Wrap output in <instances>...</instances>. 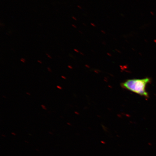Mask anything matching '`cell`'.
Returning a JSON list of instances; mask_svg holds the SVG:
<instances>
[{"label": "cell", "instance_id": "obj_8", "mask_svg": "<svg viewBox=\"0 0 156 156\" xmlns=\"http://www.w3.org/2000/svg\"><path fill=\"white\" fill-rule=\"evenodd\" d=\"M74 51H75L77 52H79V51L78 50L76 49H74Z\"/></svg>", "mask_w": 156, "mask_h": 156}, {"label": "cell", "instance_id": "obj_21", "mask_svg": "<svg viewBox=\"0 0 156 156\" xmlns=\"http://www.w3.org/2000/svg\"><path fill=\"white\" fill-rule=\"evenodd\" d=\"M83 25H85V26H86V25H85L84 24H83Z\"/></svg>", "mask_w": 156, "mask_h": 156}, {"label": "cell", "instance_id": "obj_20", "mask_svg": "<svg viewBox=\"0 0 156 156\" xmlns=\"http://www.w3.org/2000/svg\"><path fill=\"white\" fill-rule=\"evenodd\" d=\"M80 53L82 55H83V53H82V52H80Z\"/></svg>", "mask_w": 156, "mask_h": 156}, {"label": "cell", "instance_id": "obj_12", "mask_svg": "<svg viewBox=\"0 0 156 156\" xmlns=\"http://www.w3.org/2000/svg\"><path fill=\"white\" fill-rule=\"evenodd\" d=\"M77 7H78V8H79L80 9H82V7L80 6V5H77Z\"/></svg>", "mask_w": 156, "mask_h": 156}, {"label": "cell", "instance_id": "obj_1", "mask_svg": "<svg viewBox=\"0 0 156 156\" xmlns=\"http://www.w3.org/2000/svg\"><path fill=\"white\" fill-rule=\"evenodd\" d=\"M149 78L143 79H132L127 80L121 84L122 87L132 92L146 98L149 97V94L146 88L148 83L151 82Z\"/></svg>", "mask_w": 156, "mask_h": 156}, {"label": "cell", "instance_id": "obj_5", "mask_svg": "<svg viewBox=\"0 0 156 156\" xmlns=\"http://www.w3.org/2000/svg\"><path fill=\"white\" fill-rule=\"evenodd\" d=\"M47 56H48V57L51 58V59H52V58L51 57V56L49 55L48 54H46Z\"/></svg>", "mask_w": 156, "mask_h": 156}, {"label": "cell", "instance_id": "obj_13", "mask_svg": "<svg viewBox=\"0 0 156 156\" xmlns=\"http://www.w3.org/2000/svg\"><path fill=\"white\" fill-rule=\"evenodd\" d=\"M61 77L64 79H66V78L65 76H62Z\"/></svg>", "mask_w": 156, "mask_h": 156}, {"label": "cell", "instance_id": "obj_18", "mask_svg": "<svg viewBox=\"0 0 156 156\" xmlns=\"http://www.w3.org/2000/svg\"><path fill=\"white\" fill-rule=\"evenodd\" d=\"M26 93H27V94H28V95H30V94L28 92H27Z\"/></svg>", "mask_w": 156, "mask_h": 156}, {"label": "cell", "instance_id": "obj_17", "mask_svg": "<svg viewBox=\"0 0 156 156\" xmlns=\"http://www.w3.org/2000/svg\"><path fill=\"white\" fill-rule=\"evenodd\" d=\"M116 51H118L119 52H120V53H121V52L120 51L118 50L117 49H116Z\"/></svg>", "mask_w": 156, "mask_h": 156}, {"label": "cell", "instance_id": "obj_15", "mask_svg": "<svg viewBox=\"0 0 156 156\" xmlns=\"http://www.w3.org/2000/svg\"><path fill=\"white\" fill-rule=\"evenodd\" d=\"M68 67L70 68V69H72V68H72L71 66H68Z\"/></svg>", "mask_w": 156, "mask_h": 156}, {"label": "cell", "instance_id": "obj_4", "mask_svg": "<svg viewBox=\"0 0 156 156\" xmlns=\"http://www.w3.org/2000/svg\"><path fill=\"white\" fill-rule=\"evenodd\" d=\"M90 24L91 25V26H93V27H96V25L94 24V23H91Z\"/></svg>", "mask_w": 156, "mask_h": 156}, {"label": "cell", "instance_id": "obj_11", "mask_svg": "<svg viewBox=\"0 0 156 156\" xmlns=\"http://www.w3.org/2000/svg\"><path fill=\"white\" fill-rule=\"evenodd\" d=\"M72 26H73V27H74V28H77V27L76 26V25H74V24L72 25Z\"/></svg>", "mask_w": 156, "mask_h": 156}, {"label": "cell", "instance_id": "obj_2", "mask_svg": "<svg viewBox=\"0 0 156 156\" xmlns=\"http://www.w3.org/2000/svg\"><path fill=\"white\" fill-rule=\"evenodd\" d=\"M20 61L21 62H22L23 63H25V60L24 59V58H22L20 59Z\"/></svg>", "mask_w": 156, "mask_h": 156}, {"label": "cell", "instance_id": "obj_19", "mask_svg": "<svg viewBox=\"0 0 156 156\" xmlns=\"http://www.w3.org/2000/svg\"><path fill=\"white\" fill-rule=\"evenodd\" d=\"M79 32H80V33H81V34H83V33H82V32H81V31H79Z\"/></svg>", "mask_w": 156, "mask_h": 156}, {"label": "cell", "instance_id": "obj_7", "mask_svg": "<svg viewBox=\"0 0 156 156\" xmlns=\"http://www.w3.org/2000/svg\"><path fill=\"white\" fill-rule=\"evenodd\" d=\"M57 87L60 90L62 89V88L61 87L59 86H57Z\"/></svg>", "mask_w": 156, "mask_h": 156}, {"label": "cell", "instance_id": "obj_3", "mask_svg": "<svg viewBox=\"0 0 156 156\" xmlns=\"http://www.w3.org/2000/svg\"><path fill=\"white\" fill-rule=\"evenodd\" d=\"M41 107H42V108L44 109V110H47L46 107L44 105H41Z\"/></svg>", "mask_w": 156, "mask_h": 156}, {"label": "cell", "instance_id": "obj_9", "mask_svg": "<svg viewBox=\"0 0 156 156\" xmlns=\"http://www.w3.org/2000/svg\"><path fill=\"white\" fill-rule=\"evenodd\" d=\"M72 18H73V19H74V20H75L76 21H77V19L76 18V17H75L73 16V17H72Z\"/></svg>", "mask_w": 156, "mask_h": 156}, {"label": "cell", "instance_id": "obj_14", "mask_svg": "<svg viewBox=\"0 0 156 156\" xmlns=\"http://www.w3.org/2000/svg\"><path fill=\"white\" fill-rule=\"evenodd\" d=\"M37 61H38V62H39V63H40V64H42V62L40 60H38Z\"/></svg>", "mask_w": 156, "mask_h": 156}, {"label": "cell", "instance_id": "obj_16", "mask_svg": "<svg viewBox=\"0 0 156 156\" xmlns=\"http://www.w3.org/2000/svg\"><path fill=\"white\" fill-rule=\"evenodd\" d=\"M102 44H105V45H106V43L105 42H102Z\"/></svg>", "mask_w": 156, "mask_h": 156}, {"label": "cell", "instance_id": "obj_6", "mask_svg": "<svg viewBox=\"0 0 156 156\" xmlns=\"http://www.w3.org/2000/svg\"><path fill=\"white\" fill-rule=\"evenodd\" d=\"M48 71L49 72H50V73H51V72H52L51 70V69H50V67H48Z\"/></svg>", "mask_w": 156, "mask_h": 156}, {"label": "cell", "instance_id": "obj_10", "mask_svg": "<svg viewBox=\"0 0 156 156\" xmlns=\"http://www.w3.org/2000/svg\"><path fill=\"white\" fill-rule=\"evenodd\" d=\"M101 32H102V33H103V34H106V32H105V31L104 30H101Z\"/></svg>", "mask_w": 156, "mask_h": 156}]
</instances>
